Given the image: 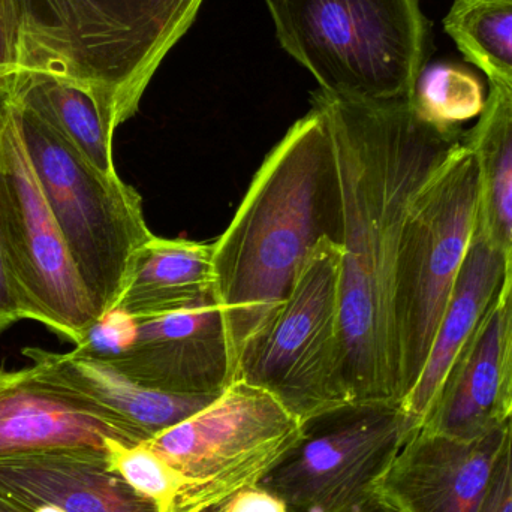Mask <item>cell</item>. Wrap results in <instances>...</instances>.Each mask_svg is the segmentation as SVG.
Wrapping results in <instances>:
<instances>
[{"label":"cell","mask_w":512,"mask_h":512,"mask_svg":"<svg viewBox=\"0 0 512 512\" xmlns=\"http://www.w3.org/2000/svg\"><path fill=\"white\" fill-rule=\"evenodd\" d=\"M463 143L480 176L477 228L493 248L512 252V89L490 83L486 107Z\"/></svg>","instance_id":"19"},{"label":"cell","mask_w":512,"mask_h":512,"mask_svg":"<svg viewBox=\"0 0 512 512\" xmlns=\"http://www.w3.org/2000/svg\"><path fill=\"white\" fill-rule=\"evenodd\" d=\"M0 492L59 512H161L111 469L101 451L44 454L0 463Z\"/></svg>","instance_id":"14"},{"label":"cell","mask_w":512,"mask_h":512,"mask_svg":"<svg viewBox=\"0 0 512 512\" xmlns=\"http://www.w3.org/2000/svg\"><path fill=\"white\" fill-rule=\"evenodd\" d=\"M504 270L505 255L493 248L475 225L471 246L439 322L426 366L400 405L414 433L423 427L457 358L495 303Z\"/></svg>","instance_id":"15"},{"label":"cell","mask_w":512,"mask_h":512,"mask_svg":"<svg viewBox=\"0 0 512 512\" xmlns=\"http://www.w3.org/2000/svg\"><path fill=\"white\" fill-rule=\"evenodd\" d=\"M280 47L319 90L354 101L411 99L430 51L421 0H265Z\"/></svg>","instance_id":"4"},{"label":"cell","mask_w":512,"mask_h":512,"mask_svg":"<svg viewBox=\"0 0 512 512\" xmlns=\"http://www.w3.org/2000/svg\"><path fill=\"white\" fill-rule=\"evenodd\" d=\"M501 361V406L505 418L512 414V252L505 256L504 277L496 298Z\"/></svg>","instance_id":"24"},{"label":"cell","mask_w":512,"mask_h":512,"mask_svg":"<svg viewBox=\"0 0 512 512\" xmlns=\"http://www.w3.org/2000/svg\"><path fill=\"white\" fill-rule=\"evenodd\" d=\"M343 192L325 114L312 110L265 156L213 243V288L236 367L245 343L288 300L324 240L343 246ZM236 375V373H234Z\"/></svg>","instance_id":"2"},{"label":"cell","mask_w":512,"mask_h":512,"mask_svg":"<svg viewBox=\"0 0 512 512\" xmlns=\"http://www.w3.org/2000/svg\"><path fill=\"white\" fill-rule=\"evenodd\" d=\"M203 2L2 0L17 81L44 75L80 87L114 134L137 114L153 75Z\"/></svg>","instance_id":"3"},{"label":"cell","mask_w":512,"mask_h":512,"mask_svg":"<svg viewBox=\"0 0 512 512\" xmlns=\"http://www.w3.org/2000/svg\"><path fill=\"white\" fill-rule=\"evenodd\" d=\"M6 98L38 114L96 170L119 176L113 159L114 134L89 93L44 75H29L20 78Z\"/></svg>","instance_id":"20"},{"label":"cell","mask_w":512,"mask_h":512,"mask_svg":"<svg viewBox=\"0 0 512 512\" xmlns=\"http://www.w3.org/2000/svg\"><path fill=\"white\" fill-rule=\"evenodd\" d=\"M32 363L44 364L71 387L95 400L146 441L182 423L218 396H177L146 387L113 364L71 352L23 349Z\"/></svg>","instance_id":"16"},{"label":"cell","mask_w":512,"mask_h":512,"mask_svg":"<svg viewBox=\"0 0 512 512\" xmlns=\"http://www.w3.org/2000/svg\"><path fill=\"white\" fill-rule=\"evenodd\" d=\"M477 512H512V414L505 421V436Z\"/></svg>","instance_id":"25"},{"label":"cell","mask_w":512,"mask_h":512,"mask_svg":"<svg viewBox=\"0 0 512 512\" xmlns=\"http://www.w3.org/2000/svg\"><path fill=\"white\" fill-rule=\"evenodd\" d=\"M312 105L330 126L342 182L340 322L349 402L402 405L393 298L403 222L465 129L423 122L406 98L354 101L318 89Z\"/></svg>","instance_id":"1"},{"label":"cell","mask_w":512,"mask_h":512,"mask_svg":"<svg viewBox=\"0 0 512 512\" xmlns=\"http://www.w3.org/2000/svg\"><path fill=\"white\" fill-rule=\"evenodd\" d=\"M483 80L462 63H427L418 77L411 104L423 122L441 129H460L477 119L486 107Z\"/></svg>","instance_id":"22"},{"label":"cell","mask_w":512,"mask_h":512,"mask_svg":"<svg viewBox=\"0 0 512 512\" xmlns=\"http://www.w3.org/2000/svg\"><path fill=\"white\" fill-rule=\"evenodd\" d=\"M504 436L505 423L477 439L418 430L382 480L385 511L477 512Z\"/></svg>","instance_id":"13"},{"label":"cell","mask_w":512,"mask_h":512,"mask_svg":"<svg viewBox=\"0 0 512 512\" xmlns=\"http://www.w3.org/2000/svg\"><path fill=\"white\" fill-rule=\"evenodd\" d=\"M147 442L41 363L0 369V463Z\"/></svg>","instance_id":"11"},{"label":"cell","mask_w":512,"mask_h":512,"mask_svg":"<svg viewBox=\"0 0 512 512\" xmlns=\"http://www.w3.org/2000/svg\"><path fill=\"white\" fill-rule=\"evenodd\" d=\"M114 367L177 396H219L234 381V358L216 298L158 318L137 319L131 346Z\"/></svg>","instance_id":"12"},{"label":"cell","mask_w":512,"mask_h":512,"mask_svg":"<svg viewBox=\"0 0 512 512\" xmlns=\"http://www.w3.org/2000/svg\"><path fill=\"white\" fill-rule=\"evenodd\" d=\"M414 435L400 405L351 403L306 421L256 486L286 512H387L382 480Z\"/></svg>","instance_id":"8"},{"label":"cell","mask_w":512,"mask_h":512,"mask_svg":"<svg viewBox=\"0 0 512 512\" xmlns=\"http://www.w3.org/2000/svg\"><path fill=\"white\" fill-rule=\"evenodd\" d=\"M17 81V62H15L14 47L3 15L2 0H0V98H6L14 89Z\"/></svg>","instance_id":"28"},{"label":"cell","mask_w":512,"mask_h":512,"mask_svg":"<svg viewBox=\"0 0 512 512\" xmlns=\"http://www.w3.org/2000/svg\"><path fill=\"white\" fill-rule=\"evenodd\" d=\"M9 101L48 207L102 316L116 307L135 255L155 236L140 194L96 170L38 114Z\"/></svg>","instance_id":"5"},{"label":"cell","mask_w":512,"mask_h":512,"mask_svg":"<svg viewBox=\"0 0 512 512\" xmlns=\"http://www.w3.org/2000/svg\"><path fill=\"white\" fill-rule=\"evenodd\" d=\"M0 512H59L50 507H36V505L24 504L12 496L0 492Z\"/></svg>","instance_id":"29"},{"label":"cell","mask_w":512,"mask_h":512,"mask_svg":"<svg viewBox=\"0 0 512 512\" xmlns=\"http://www.w3.org/2000/svg\"><path fill=\"white\" fill-rule=\"evenodd\" d=\"M303 426L270 393L236 379L201 411L147 442L188 480L176 512H195L256 486Z\"/></svg>","instance_id":"9"},{"label":"cell","mask_w":512,"mask_h":512,"mask_svg":"<svg viewBox=\"0 0 512 512\" xmlns=\"http://www.w3.org/2000/svg\"><path fill=\"white\" fill-rule=\"evenodd\" d=\"M215 298L213 245L153 236L135 255L117 309L158 318Z\"/></svg>","instance_id":"18"},{"label":"cell","mask_w":512,"mask_h":512,"mask_svg":"<svg viewBox=\"0 0 512 512\" xmlns=\"http://www.w3.org/2000/svg\"><path fill=\"white\" fill-rule=\"evenodd\" d=\"M225 512H286V507L273 493L252 486L231 496L225 504Z\"/></svg>","instance_id":"27"},{"label":"cell","mask_w":512,"mask_h":512,"mask_svg":"<svg viewBox=\"0 0 512 512\" xmlns=\"http://www.w3.org/2000/svg\"><path fill=\"white\" fill-rule=\"evenodd\" d=\"M505 420L495 300L457 358L421 429L451 438L477 439L501 427Z\"/></svg>","instance_id":"17"},{"label":"cell","mask_w":512,"mask_h":512,"mask_svg":"<svg viewBox=\"0 0 512 512\" xmlns=\"http://www.w3.org/2000/svg\"><path fill=\"white\" fill-rule=\"evenodd\" d=\"M442 23L466 62L512 89V0H453Z\"/></svg>","instance_id":"21"},{"label":"cell","mask_w":512,"mask_h":512,"mask_svg":"<svg viewBox=\"0 0 512 512\" xmlns=\"http://www.w3.org/2000/svg\"><path fill=\"white\" fill-rule=\"evenodd\" d=\"M0 246L29 319L77 346L101 316L36 179L8 98H0Z\"/></svg>","instance_id":"10"},{"label":"cell","mask_w":512,"mask_h":512,"mask_svg":"<svg viewBox=\"0 0 512 512\" xmlns=\"http://www.w3.org/2000/svg\"><path fill=\"white\" fill-rule=\"evenodd\" d=\"M478 204L477 161L462 141L415 194L403 222L393 298L403 400L426 366L471 246Z\"/></svg>","instance_id":"6"},{"label":"cell","mask_w":512,"mask_h":512,"mask_svg":"<svg viewBox=\"0 0 512 512\" xmlns=\"http://www.w3.org/2000/svg\"><path fill=\"white\" fill-rule=\"evenodd\" d=\"M108 463L137 492L155 502L161 512H176L188 492L185 475L149 442L114 444L108 450Z\"/></svg>","instance_id":"23"},{"label":"cell","mask_w":512,"mask_h":512,"mask_svg":"<svg viewBox=\"0 0 512 512\" xmlns=\"http://www.w3.org/2000/svg\"><path fill=\"white\" fill-rule=\"evenodd\" d=\"M343 246L324 240L279 312L245 343L234 381L270 393L298 420L351 405L343 378Z\"/></svg>","instance_id":"7"},{"label":"cell","mask_w":512,"mask_h":512,"mask_svg":"<svg viewBox=\"0 0 512 512\" xmlns=\"http://www.w3.org/2000/svg\"><path fill=\"white\" fill-rule=\"evenodd\" d=\"M225 504H227V501L222 502V504L213 505V507H207L204 508V510L195 512H225Z\"/></svg>","instance_id":"30"},{"label":"cell","mask_w":512,"mask_h":512,"mask_svg":"<svg viewBox=\"0 0 512 512\" xmlns=\"http://www.w3.org/2000/svg\"><path fill=\"white\" fill-rule=\"evenodd\" d=\"M23 319H29V313L0 246V333Z\"/></svg>","instance_id":"26"}]
</instances>
